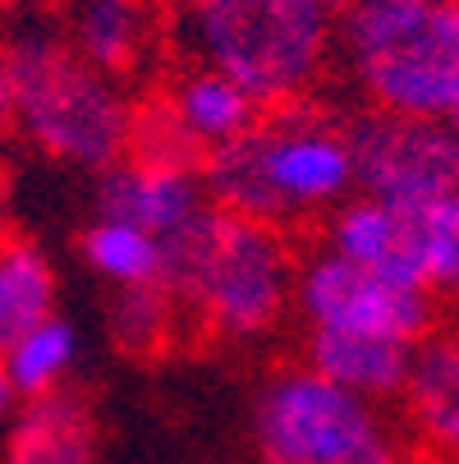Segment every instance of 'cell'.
<instances>
[{
  "label": "cell",
  "instance_id": "484cf974",
  "mask_svg": "<svg viewBox=\"0 0 459 464\" xmlns=\"http://www.w3.org/2000/svg\"><path fill=\"white\" fill-rule=\"evenodd\" d=\"M454 129H459V115H454Z\"/></svg>",
  "mask_w": 459,
  "mask_h": 464
},
{
  "label": "cell",
  "instance_id": "ffe728a7",
  "mask_svg": "<svg viewBox=\"0 0 459 464\" xmlns=\"http://www.w3.org/2000/svg\"><path fill=\"white\" fill-rule=\"evenodd\" d=\"M423 257L427 295L459 313V193L423 208Z\"/></svg>",
  "mask_w": 459,
  "mask_h": 464
},
{
  "label": "cell",
  "instance_id": "ac0fdd59",
  "mask_svg": "<svg viewBox=\"0 0 459 464\" xmlns=\"http://www.w3.org/2000/svg\"><path fill=\"white\" fill-rule=\"evenodd\" d=\"M0 363H5L19 401H37V395L64 391L79 368V326L70 317H42L37 326H28L19 341H10L0 350Z\"/></svg>",
  "mask_w": 459,
  "mask_h": 464
},
{
  "label": "cell",
  "instance_id": "7c38bea8",
  "mask_svg": "<svg viewBox=\"0 0 459 464\" xmlns=\"http://www.w3.org/2000/svg\"><path fill=\"white\" fill-rule=\"evenodd\" d=\"M400 432L436 464H459V326H432L396 395Z\"/></svg>",
  "mask_w": 459,
  "mask_h": 464
},
{
  "label": "cell",
  "instance_id": "30bf717a",
  "mask_svg": "<svg viewBox=\"0 0 459 464\" xmlns=\"http://www.w3.org/2000/svg\"><path fill=\"white\" fill-rule=\"evenodd\" d=\"M321 248L340 253L363 272L386 281L427 290V257H423V212L396 208L381 198H345V203L321 221Z\"/></svg>",
  "mask_w": 459,
  "mask_h": 464
},
{
  "label": "cell",
  "instance_id": "5b68a950",
  "mask_svg": "<svg viewBox=\"0 0 459 464\" xmlns=\"http://www.w3.org/2000/svg\"><path fill=\"white\" fill-rule=\"evenodd\" d=\"M336 70L368 111L459 115V0H349L336 14Z\"/></svg>",
  "mask_w": 459,
  "mask_h": 464
},
{
  "label": "cell",
  "instance_id": "e0dca14e",
  "mask_svg": "<svg viewBox=\"0 0 459 464\" xmlns=\"http://www.w3.org/2000/svg\"><path fill=\"white\" fill-rule=\"evenodd\" d=\"M83 267L106 290H134V285H166V248L148 230L129 226L120 217H97L79 235Z\"/></svg>",
  "mask_w": 459,
  "mask_h": 464
},
{
  "label": "cell",
  "instance_id": "8fae6325",
  "mask_svg": "<svg viewBox=\"0 0 459 464\" xmlns=\"http://www.w3.org/2000/svg\"><path fill=\"white\" fill-rule=\"evenodd\" d=\"M97 217H120L129 226L148 230L152 239L170 244L175 235H184L212 203L203 175L188 166H152V161H134L124 157L110 170L97 175V193H92Z\"/></svg>",
  "mask_w": 459,
  "mask_h": 464
},
{
  "label": "cell",
  "instance_id": "9c48e42d",
  "mask_svg": "<svg viewBox=\"0 0 459 464\" xmlns=\"http://www.w3.org/2000/svg\"><path fill=\"white\" fill-rule=\"evenodd\" d=\"M51 19L79 60H88L92 70H101L129 88L170 46L166 14L152 0H60Z\"/></svg>",
  "mask_w": 459,
  "mask_h": 464
},
{
  "label": "cell",
  "instance_id": "4fadbf2b",
  "mask_svg": "<svg viewBox=\"0 0 459 464\" xmlns=\"http://www.w3.org/2000/svg\"><path fill=\"white\" fill-rule=\"evenodd\" d=\"M152 97L161 102V111L175 120V129L188 139V148L198 157L234 143L262 115L257 102L239 83H230L225 74L207 70V64H188V60L175 64Z\"/></svg>",
  "mask_w": 459,
  "mask_h": 464
},
{
  "label": "cell",
  "instance_id": "d6986e66",
  "mask_svg": "<svg viewBox=\"0 0 459 464\" xmlns=\"http://www.w3.org/2000/svg\"><path fill=\"white\" fill-rule=\"evenodd\" d=\"M106 326L120 354L129 359H157L166 354L179 331H184V308L166 285H134V290H110L106 304Z\"/></svg>",
  "mask_w": 459,
  "mask_h": 464
},
{
  "label": "cell",
  "instance_id": "44dd1931",
  "mask_svg": "<svg viewBox=\"0 0 459 464\" xmlns=\"http://www.w3.org/2000/svg\"><path fill=\"white\" fill-rule=\"evenodd\" d=\"M14 134V74H10V55L0 42V143Z\"/></svg>",
  "mask_w": 459,
  "mask_h": 464
},
{
  "label": "cell",
  "instance_id": "7a4b0ae2",
  "mask_svg": "<svg viewBox=\"0 0 459 464\" xmlns=\"http://www.w3.org/2000/svg\"><path fill=\"white\" fill-rule=\"evenodd\" d=\"M166 42L239 83L257 111L312 102L336 70V14L321 0H170Z\"/></svg>",
  "mask_w": 459,
  "mask_h": 464
},
{
  "label": "cell",
  "instance_id": "7402d4cb",
  "mask_svg": "<svg viewBox=\"0 0 459 464\" xmlns=\"http://www.w3.org/2000/svg\"><path fill=\"white\" fill-rule=\"evenodd\" d=\"M19 391H14V382H10V372H5V363H0V437H5V428L14 423V414H19Z\"/></svg>",
  "mask_w": 459,
  "mask_h": 464
},
{
  "label": "cell",
  "instance_id": "6da1fadb",
  "mask_svg": "<svg viewBox=\"0 0 459 464\" xmlns=\"http://www.w3.org/2000/svg\"><path fill=\"white\" fill-rule=\"evenodd\" d=\"M198 175L207 203L230 217L267 221L276 230L326 221L354 198L345 115L326 111L317 97L262 111L248 134L203 157Z\"/></svg>",
  "mask_w": 459,
  "mask_h": 464
},
{
  "label": "cell",
  "instance_id": "d4e9b609",
  "mask_svg": "<svg viewBox=\"0 0 459 464\" xmlns=\"http://www.w3.org/2000/svg\"><path fill=\"white\" fill-rule=\"evenodd\" d=\"M321 5H326V10H331V14H340V10L349 5V0H321Z\"/></svg>",
  "mask_w": 459,
  "mask_h": 464
},
{
  "label": "cell",
  "instance_id": "52a82bcc",
  "mask_svg": "<svg viewBox=\"0 0 459 464\" xmlns=\"http://www.w3.org/2000/svg\"><path fill=\"white\" fill-rule=\"evenodd\" d=\"M354 193L396 208H432L459 193V129L454 120H423L396 111H363L345 120Z\"/></svg>",
  "mask_w": 459,
  "mask_h": 464
},
{
  "label": "cell",
  "instance_id": "603a6c76",
  "mask_svg": "<svg viewBox=\"0 0 459 464\" xmlns=\"http://www.w3.org/2000/svg\"><path fill=\"white\" fill-rule=\"evenodd\" d=\"M42 5V0H0V24H14L24 14H33Z\"/></svg>",
  "mask_w": 459,
  "mask_h": 464
},
{
  "label": "cell",
  "instance_id": "277c9868",
  "mask_svg": "<svg viewBox=\"0 0 459 464\" xmlns=\"http://www.w3.org/2000/svg\"><path fill=\"white\" fill-rule=\"evenodd\" d=\"M14 74V134L64 170L101 175L129 152L139 92L70 51L55 19L24 14L0 37Z\"/></svg>",
  "mask_w": 459,
  "mask_h": 464
},
{
  "label": "cell",
  "instance_id": "2e32d148",
  "mask_svg": "<svg viewBox=\"0 0 459 464\" xmlns=\"http://www.w3.org/2000/svg\"><path fill=\"white\" fill-rule=\"evenodd\" d=\"M55 299L60 272L51 253L19 230H0V350L19 341L42 317H51Z\"/></svg>",
  "mask_w": 459,
  "mask_h": 464
},
{
  "label": "cell",
  "instance_id": "4316f807",
  "mask_svg": "<svg viewBox=\"0 0 459 464\" xmlns=\"http://www.w3.org/2000/svg\"><path fill=\"white\" fill-rule=\"evenodd\" d=\"M152 5H161V0H152Z\"/></svg>",
  "mask_w": 459,
  "mask_h": 464
},
{
  "label": "cell",
  "instance_id": "cb8c5ba5",
  "mask_svg": "<svg viewBox=\"0 0 459 464\" xmlns=\"http://www.w3.org/2000/svg\"><path fill=\"white\" fill-rule=\"evenodd\" d=\"M0 230H10V193H5V175H0Z\"/></svg>",
  "mask_w": 459,
  "mask_h": 464
},
{
  "label": "cell",
  "instance_id": "3957f363",
  "mask_svg": "<svg viewBox=\"0 0 459 464\" xmlns=\"http://www.w3.org/2000/svg\"><path fill=\"white\" fill-rule=\"evenodd\" d=\"M161 248L166 290L207 341L262 345L294 317L299 253L285 230L207 208Z\"/></svg>",
  "mask_w": 459,
  "mask_h": 464
},
{
  "label": "cell",
  "instance_id": "9a60e30c",
  "mask_svg": "<svg viewBox=\"0 0 459 464\" xmlns=\"http://www.w3.org/2000/svg\"><path fill=\"white\" fill-rule=\"evenodd\" d=\"M414 345L377 336H336V331H303V363L363 401L390 405L405 386Z\"/></svg>",
  "mask_w": 459,
  "mask_h": 464
},
{
  "label": "cell",
  "instance_id": "8992f818",
  "mask_svg": "<svg viewBox=\"0 0 459 464\" xmlns=\"http://www.w3.org/2000/svg\"><path fill=\"white\" fill-rule=\"evenodd\" d=\"M248 428L257 464H409V441L386 405L308 363H285L257 386Z\"/></svg>",
  "mask_w": 459,
  "mask_h": 464
},
{
  "label": "cell",
  "instance_id": "5bb4252c",
  "mask_svg": "<svg viewBox=\"0 0 459 464\" xmlns=\"http://www.w3.org/2000/svg\"><path fill=\"white\" fill-rule=\"evenodd\" d=\"M0 464H101V428L74 386L24 401L0 437Z\"/></svg>",
  "mask_w": 459,
  "mask_h": 464
},
{
  "label": "cell",
  "instance_id": "ba28073f",
  "mask_svg": "<svg viewBox=\"0 0 459 464\" xmlns=\"http://www.w3.org/2000/svg\"><path fill=\"white\" fill-rule=\"evenodd\" d=\"M294 317L303 331L377 336V341H400V345H418L436 326L427 290L363 272L321 244L312 253H299Z\"/></svg>",
  "mask_w": 459,
  "mask_h": 464
}]
</instances>
